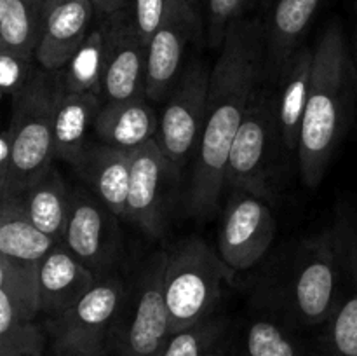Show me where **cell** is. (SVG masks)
I'll return each instance as SVG.
<instances>
[{"label":"cell","instance_id":"cell-1","mask_svg":"<svg viewBox=\"0 0 357 356\" xmlns=\"http://www.w3.org/2000/svg\"><path fill=\"white\" fill-rule=\"evenodd\" d=\"M220 47L188 188V212L197 218L211 216L225 192L230 149L267 70L265 24L258 17L232 21Z\"/></svg>","mask_w":357,"mask_h":356},{"label":"cell","instance_id":"cell-2","mask_svg":"<svg viewBox=\"0 0 357 356\" xmlns=\"http://www.w3.org/2000/svg\"><path fill=\"white\" fill-rule=\"evenodd\" d=\"M351 87V59L344 30L331 21L314 45V70L298 142L303 184L317 187L326 175L345 124Z\"/></svg>","mask_w":357,"mask_h":356},{"label":"cell","instance_id":"cell-3","mask_svg":"<svg viewBox=\"0 0 357 356\" xmlns=\"http://www.w3.org/2000/svg\"><path fill=\"white\" fill-rule=\"evenodd\" d=\"M344 278V234L338 225L296 246L284 279L265 302L295 327H324L337 309Z\"/></svg>","mask_w":357,"mask_h":356},{"label":"cell","instance_id":"cell-4","mask_svg":"<svg viewBox=\"0 0 357 356\" xmlns=\"http://www.w3.org/2000/svg\"><path fill=\"white\" fill-rule=\"evenodd\" d=\"M234 274L218 250L201 237L181 239L166 251L164 295L173 334L215 316L225 285Z\"/></svg>","mask_w":357,"mask_h":356},{"label":"cell","instance_id":"cell-5","mask_svg":"<svg viewBox=\"0 0 357 356\" xmlns=\"http://www.w3.org/2000/svg\"><path fill=\"white\" fill-rule=\"evenodd\" d=\"M61 93L58 72L40 68L30 87L10 103V119L6 128L13 135V164L0 198L23 191L56 161L54 117Z\"/></svg>","mask_w":357,"mask_h":356},{"label":"cell","instance_id":"cell-6","mask_svg":"<svg viewBox=\"0 0 357 356\" xmlns=\"http://www.w3.org/2000/svg\"><path fill=\"white\" fill-rule=\"evenodd\" d=\"M128 292L119 276H103L79 302L47 318L52 356H114L115 328Z\"/></svg>","mask_w":357,"mask_h":356},{"label":"cell","instance_id":"cell-7","mask_svg":"<svg viewBox=\"0 0 357 356\" xmlns=\"http://www.w3.org/2000/svg\"><path fill=\"white\" fill-rule=\"evenodd\" d=\"M279 145H282V138L278 117V93L260 86L250 101L230 149L225 191L241 188L271 198L272 171Z\"/></svg>","mask_w":357,"mask_h":356},{"label":"cell","instance_id":"cell-8","mask_svg":"<svg viewBox=\"0 0 357 356\" xmlns=\"http://www.w3.org/2000/svg\"><path fill=\"white\" fill-rule=\"evenodd\" d=\"M166 251L146 264L128 292L114 337V356H162L173 328L164 295Z\"/></svg>","mask_w":357,"mask_h":356},{"label":"cell","instance_id":"cell-9","mask_svg":"<svg viewBox=\"0 0 357 356\" xmlns=\"http://www.w3.org/2000/svg\"><path fill=\"white\" fill-rule=\"evenodd\" d=\"M211 70L202 59L192 61L180 73L171 98L160 115L157 143L167 159L178 168L197 152L208 112Z\"/></svg>","mask_w":357,"mask_h":356},{"label":"cell","instance_id":"cell-10","mask_svg":"<svg viewBox=\"0 0 357 356\" xmlns=\"http://www.w3.org/2000/svg\"><path fill=\"white\" fill-rule=\"evenodd\" d=\"M275 220L268 199L250 191H229L218 229V253L234 272L255 267L271 248Z\"/></svg>","mask_w":357,"mask_h":356},{"label":"cell","instance_id":"cell-11","mask_svg":"<svg viewBox=\"0 0 357 356\" xmlns=\"http://www.w3.org/2000/svg\"><path fill=\"white\" fill-rule=\"evenodd\" d=\"M178 173L155 138L132 154L126 218L146 236L160 237L166 230Z\"/></svg>","mask_w":357,"mask_h":356},{"label":"cell","instance_id":"cell-12","mask_svg":"<svg viewBox=\"0 0 357 356\" xmlns=\"http://www.w3.org/2000/svg\"><path fill=\"white\" fill-rule=\"evenodd\" d=\"M119 216L87 188H73L61 243L96 274H112L122 250Z\"/></svg>","mask_w":357,"mask_h":356},{"label":"cell","instance_id":"cell-13","mask_svg":"<svg viewBox=\"0 0 357 356\" xmlns=\"http://www.w3.org/2000/svg\"><path fill=\"white\" fill-rule=\"evenodd\" d=\"M201 30L197 0H166L162 17L149 44L145 96L162 100L180 77L187 45Z\"/></svg>","mask_w":357,"mask_h":356},{"label":"cell","instance_id":"cell-14","mask_svg":"<svg viewBox=\"0 0 357 356\" xmlns=\"http://www.w3.org/2000/svg\"><path fill=\"white\" fill-rule=\"evenodd\" d=\"M107 30V63H105L101 96L107 101L145 96L149 44L136 24L132 7L101 17Z\"/></svg>","mask_w":357,"mask_h":356},{"label":"cell","instance_id":"cell-15","mask_svg":"<svg viewBox=\"0 0 357 356\" xmlns=\"http://www.w3.org/2000/svg\"><path fill=\"white\" fill-rule=\"evenodd\" d=\"M132 154L107 143L87 142L72 164L87 191L93 192L119 218L128 215Z\"/></svg>","mask_w":357,"mask_h":356},{"label":"cell","instance_id":"cell-16","mask_svg":"<svg viewBox=\"0 0 357 356\" xmlns=\"http://www.w3.org/2000/svg\"><path fill=\"white\" fill-rule=\"evenodd\" d=\"M96 16L91 0H72L47 14L35 59L47 72H61L86 42Z\"/></svg>","mask_w":357,"mask_h":356},{"label":"cell","instance_id":"cell-17","mask_svg":"<svg viewBox=\"0 0 357 356\" xmlns=\"http://www.w3.org/2000/svg\"><path fill=\"white\" fill-rule=\"evenodd\" d=\"M38 281L42 314L51 318L79 302L98 278L59 241L38 264Z\"/></svg>","mask_w":357,"mask_h":356},{"label":"cell","instance_id":"cell-18","mask_svg":"<svg viewBox=\"0 0 357 356\" xmlns=\"http://www.w3.org/2000/svg\"><path fill=\"white\" fill-rule=\"evenodd\" d=\"M281 313L267 307L265 313L244 323L232 334L229 356H321Z\"/></svg>","mask_w":357,"mask_h":356},{"label":"cell","instance_id":"cell-19","mask_svg":"<svg viewBox=\"0 0 357 356\" xmlns=\"http://www.w3.org/2000/svg\"><path fill=\"white\" fill-rule=\"evenodd\" d=\"M159 122L155 108L146 101V96L105 101L94 119L93 135L98 142L135 152L155 138Z\"/></svg>","mask_w":357,"mask_h":356},{"label":"cell","instance_id":"cell-20","mask_svg":"<svg viewBox=\"0 0 357 356\" xmlns=\"http://www.w3.org/2000/svg\"><path fill=\"white\" fill-rule=\"evenodd\" d=\"M324 0H274L271 17L265 24L267 34V73L279 80L289 59L302 47L303 35L309 30Z\"/></svg>","mask_w":357,"mask_h":356},{"label":"cell","instance_id":"cell-21","mask_svg":"<svg viewBox=\"0 0 357 356\" xmlns=\"http://www.w3.org/2000/svg\"><path fill=\"white\" fill-rule=\"evenodd\" d=\"M344 234L345 278L340 300L324 325V356H357V229L340 223Z\"/></svg>","mask_w":357,"mask_h":356},{"label":"cell","instance_id":"cell-22","mask_svg":"<svg viewBox=\"0 0 357 356\" xmlns=\"http://www.w3.org/2000/svg\"><path fill=\"white\" fill-rule=\"evenodd\" d=\"M13 195H16L21 208L38 229L44 230L58 243L63 241L70 206H72L73 188L68 187L54 163L45 168L23 191Z\"/></svg>","mask_w":357,"mask_h":356},{"label":"cell","instance_id":"cell-23","mask_svg":"<svg viewBox=\"0 0 357 356\" xmlns=\"http://www.w3.org/2000/svg\"><path fill=\"white\" fill-rule=\"evenodd\" d=\"M312 70L314 47L303 44L289 59L284 73L279 79L281 91L278 93V117L286 150L298 149L303 114L312 84Z\"/></svg>","mask_w":357,"mask_h":356},{"label":"cell","instance_id":"cell-24","mask_svg":"<svg viewBox=\"0 0 357 356\" xmlns=\"http://www.w3.org/2000/svg\"><path fill=\"white\" fill-rule=\"evenodd\" d=\"M101 105L100 93L63 91L54 117V159L73 164L87 143V133Z\"/></svg>","mask_w":357,"mask_h":356},{"label":"cell","instance_id":"cell-25","mask_svg":"<svg viewBox=\"0 0 357 356\" xmlns=\"http://www.w3.org/2000/svg\"><path fill=\"white\" fill-rule=\"evenodd\" d=\"M58 241L38 229L24 213L16 195L0 198V255L40 264Z\"/></svg>","mask_w":357,"mask_h":356},{"label":"cell","instance_id":"cell-26","mask_svg":"<svg viewBox=\"0 0 357 356\" xmlns=\"http://www.w3.org/2000/svg\"><path fill=\"white\" fill-rule=\"evenodd\" d=\"M40 313L38 264L0 255V314L37 320Z\"/></svg>","mask_w":357,"mask_h":356},{"label":"cell","instance_id":"cell-27","mask_svg":"<svg viewBox=\"0 0 357 356\" xmlns=\"http://www.w3.org/2000/svg\"><path fill=\"white\" fill-rule=\"evenodd\" d=\"M44 23V0H0V47L35 58Z\"/></svg>","mask_w":357,"mask_h":356},{"label":"cell","instance_id":"cell-28","mask_svg":"<svg viewBox=\"0 0 357 356\" xmlns=\"http://www.w3.org/2000/svg\"><path fill=\"white\" fill-rule=\"evenodd\" d=\"M105 63H107V30L103 21L87 35L68 65L58 72L63 91L66 93H100L103 86Z\"/></svg>","mask_w":357,"mask_h":356},{"label":"cell","instance_id":"cell-29","mask_svg":"<svg viewBox=\"0 0 357 356\" xmlns=\"http://www.w3.org/2000/svg\"><path fill=\"white\" fill-rule=\"evenodd\" d=\"M232 332L225 318L211 316L174 332L162 356H229Z\"/></svg>","mask_w":357,"mask_h":356},{"label":"cell","instance_id":"cell-30","mask_svg":"<svg viewBox=\"0 0 357 356\" xmlns=\"http://www.w3.org/2000/svg\"><path fill=\"white\" fill-rule=\"evenodd\" d=\"M47 342L45 325L0 314V356H44Z\"/></svg>","mask_w":357,"mask_h":356},{"label":"cell","instance_id":"cell-31","mask_svg":"<svg viewBox=\"0 0 357 356\" xmlns=\"http://www.w3.org/2000/svg\"><path fill=\"white\" fill-rule=\"evenodd\" d=\"M35 58L0 47V84L3 94L10 98V103L16 101L37 77L40 66H35Z\"/></svg>","mask_w":357,"mask_h":356},{"label":"cell","instance_id":"cell-32","mask_svg":"<svg viewBox=\"0 0 357 356\" xmlns=\"http://www.w3.org/2000/svg\"><path fill=\"white\" fill-rule=\"evenodd\" d=\"M250 0H206L208 16V40L213 47L223 44L230 23L244 16Z\"/></svg>","mask_w":357,"mask_h":356},{"label":"cell","instance_id":"cell-33","mask_svg":"<svg viewBox=\"0 0 357 356\" xmlns=\"http://www.w3.org/2000/svg\"><path fill=\"white\" fill-rule=\"evenodd\" d=\"M164 7H166V0H135L132 2L136 24H138L139 34L146 44H150L157 27H159Z\"/></svg>","mask_w":357,"mask_h":356},{"label":"cell","instance_id":"cell-34","mask_svg":"<svg viewBox=\"0 0 357 356\" xmlns=\"http://www.w3.org/2000/svg\"><path fill=\"white\" fill-rule=\"evenodd\" d=\"M10 164H13V135L6 128L0 135V191L9 181Z\"/></svg>","mask_w":357,"mask_h":356},{"label":"cell","instance_id":"cell-35","mask_svg":"<svg viewBox=\"0 0 357 356\" xmlns=\"http://www.w3.org/2000/svg\"><path fill=\"white\" fill-rule=\"evenodd\" d=\"M91 2H93L94 13H96V16L100 17V20L131 6L129 0H91Z\"/></svg>","mask_w":357,"mask_h":356},{"label":"cell","instance_id":"cell-36","mask_svg":"<svg viewBox=\"0 0 357 356\" xmlns=\"http://www.w3.org/2000/svg\"><path fill=\"white\" fill-rule=\"evenodd\" d=\"M68 2H72V0H44V16L47 17L49 13H52L54 9H58V7L65 6Z\"/></svg>","mask_w":357,"mask_h":356},{"label":"cell","instance_id":"cell-37","mask_svg":"<svg viewBox=\"0 0 357 356\" xmlns=\"http://www.w3.org/2000/svg\"><path fill=\"white\" fill-rule=\"evenodd\" d=\"M260 2H261V6H264V7H271L274 0H260Z\"/></svg>","mask_w":357,"mask_h":356}]
</instances>
